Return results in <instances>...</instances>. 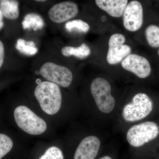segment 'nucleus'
Segmentation results:
<instances>
[{"label":"nucleus","mask_w":159,"mask_h":159,"mask_svg":"<svg viewBox=\"0 0 159 159\" xmlns=\"http://www.w3.org/2000/svg\"><path fill=\"white\" fill-rule=\"evenodd\" d=\"M34 95L42 109L49 115L57 113L60 109L62 95L59 86L49 81L38 84Z\"/></svg>","instance_id":"obj_1"},{"label":"nucleus","mask_w":159,"mask_h":159,"mask_svg":"<svg viewBox=\"0 0 159 159\" xmlns=\"http://www.w3.org/2000/svg\"><path fill=\"white\" fill-rule=\"evenodd\" d=\"M14 117L18 126L30 134L39 135L43 133L47 129L45 121L25 106L16 107L14 111Z\"/></svg>","instance_id":"obj_2"},{"label":"nucleus","mask_w":159,"mask_h":159,"mask_svg":"<svg viewBox=\"0 0 159 159\" xmlns=\"http://www.w3.org/2000/svg\"><path fill=\"white\" fill-rule=\"evenodd\" d=\"M153 109V102L144 93L135 95L132 102L126 104L122 110V116L129 122H136L148 116Z\"/></svg>","instance_id":"obj_3"},{"label":"nucleus","mask_w":159,"mask_h":159,"mask_svg":"<svg viewBox=\"0 0 159 159\" xmlns=\"http://www.w3.org/2000/svg\"><path fill=\"white\" fill-rule=\"evenodd\" d=\"M90 91L98 109L104 113H110L113 110L116 100L111 95V88L107 80L97 77L93 80Z\"/></svg>","instance_id":"obj_4"},{"label":"nucleus","mask_w":159,"mask_h":159,"mask_svg":"<svg viewBox=\"0 0 159 159\" xmlns=\"http://www.w3.org/2000/svg\"><path fill=\"white\" fill-rule=\"evenodd\" d=\"M159 134L158 125L148 121L132 126L127 131L126 139L129 145L139 147L156 139Z\"/></svg>","instance_id":"obj_5"},{"label":"nucleus","mask_w":159,"mask_h":159,"mask_svg":"<svg viewBox=\"0 0 159 159\" xmlns=\"http://www.w3.org/2000/svg\"><path fill=\"white\" fill-rule=\"evenodd\" d=\"M39 73L48 81L62 87H68L73 80V74L70 69L53 62L43 64L41 67Z\"/></svg>","instance_id":"obj_6"},{"label":"nucleus","mask_w":159,"mask_h":159,"mask_svg":"<svg viewBox=\"0 0 159 159\" xmlns=\"http://www.w3.org/2000/svg\"><path fill=\"white\" fill-rule=\"evenodd\" d=\"M125 41V36L119 33H116L111 36L107 56V60L109 64L119 63L130 54L131 48L129 46L124 44Z\"/></svg>","instance_id":"obj_7"},{"label":"nucleus","mask_w":159,"mask_h":159,"mask_svg":"<svg viewBox=\"0 0 159 159\" xmlns=\"http://www.w3.org/2000/svg\"><path fill=\"white\" fill-rule=\"evenodd\" d=\"M124 28L129 31H138L143 23V10L142 4L137 1L129 3L123 14Z\"/></svg>","instance_id":"obj_8"},{"label":"nucleus","mask_w":159,"mask_h":159,"mask_svg":"<svg viewBox=\"0 0 159 159\" xmlns=\"http://www.w3.org/2000/svg\"><path fill=\"white\" fill-rule=\"evenodd\" d=\"M121 65L123 69L142 79L148 77L151 72L148 60L138 54H129L122 61Z\"/></svg>","instance_id":"obj_9"},{"label":"nucleus","mask_w":159,"mask_h":159,"mask_svg":"<svg viewBox=\"0 0 159 159\" xmlns=\"http://www.w3.org/2000/svg\"><path fill=\"white\" fill-rule=\"evenodd\" d=\"M78 13V6L76 3L64 2L52 6L48 11V16L53 22L60 24L75 17Z\"/></svg>","instance_id":"obj_10"},{"label":"nucleus","mask_w":159,"mask_h":159,"mask_svg":"<svg viewBox=\"0 0 159 159\" xmlns=\"http://www.w3.org/2000/svg\"><path fill=\"white\" fill-rule=\"evenodd\" d=\"M99 138L95 136L86 137L80 142L74 154V159H94L100 148Z\"/></svg>","instance_id":"obj_11"},{"label":"nucleus","mask_w":159,"mask_h":159,"mask_svg":"<svg viewBox=\"0 0 159 159\" xmlns=\"http://www.w3.org/2000/svg\"><path fill=\"white\" fill-rule=\"evenodd\" d=\"M127 0H96L95 3L100 9L111 16L118 18L123 15L128 4Z\"/></svg>","instance_id":"obj_12"},{"label":"nucleus","mask_w":159,"mask_h":159,"mask_svg":"<svg viewBox=\"0 0 159 159\" xmlns=\"http://www.w3.org/2000/svg\"><path fill=\"white\" fill-rule=\"evenodd\" d=\"M0 10L3 16L9 20H16L19 16V3L13 0H3L0 2Z\"/></svg>","instance_id":"obj_13"},{"label":"nucleus","mask_w":159,"mask_h":159,"mask_svg":"<svg viewBox=\"0 0 159 159\" xmlns=\"http://www.w3.org/2000/svg\"><path fill=\"white\" fill-rule=\"evenodd\" d=\"M61 52L62 55L65 57L74 56L80 59L86 58L91 54L89 47L84 43L77 48L70 46L63 47Z\"/></svg>","instance_id":"obj_14"},{"label":"nucleus","mask_w":159,"mask_h":159,"mask_svg":"<svg viewBox=\"0 0 159 159\" xmlns=\"http://www.w3.org/2000/svg\"><path fill=\"white\" fill-rule=\"evenodd\" d=\"M22 25L24 29H32L34 31H36L43 28L44 21L39 15L35 13H30L24 17Z\"/></svg>","instance_id":"obj_15"},{"label":"nucleus","mask_w":159,"mask_h":159,"mask_svg":"<svg viewBox=\"0 0 159 159\" xmlns=\"http://www.w3.org/2000/svg\"><path fill=\"white\" fill-rule=\"evenodd\" d=\"M16 48L22 54L29 56L35 55L38 51L34 42L26 41L22 39L17 40Z\"/></svg>","instance_id":"obj_16"},{"label":"nucleus","mask_w":159,"mask_h":159,"mask_svg":"<svg viewBox=\"0 0 159 159\" xmlns=\"http://www.w3.org/2000/svg\"><path fill=\"white\" fill-rule=\"evenodd\" d=\"M145 36L149 45L153 48H159V27L150 25L145 29Z\"/></svg>","instance_id":"obj_17"},{"label":"nucleus","mask_w":159,"mask_h":159,"mask_svg":"<svg viewBox=\"0 0 159 159\" xmlns=\"http://www.w3.org/2000/svg\"><path fill=\"white\" fill-rule=\"evenodd\" d=\"M66 29L69 32L77 31L81 33H87L90 29L88 24L81 20H74L66 23Z\"/></svg>","instance_id":"obj_18"},{"label":"nucleus","mask_w":159,"mask_h":159,"mask_svg":"<svg viewBox=\"0 0 159 159\" xmlns=\"http://www.w3.org/2000/svg\"><path fill=\"white\" fill-rule=\"evenodd\" d=\"M12 140L5 134H0V159L10 152L13 147Z\"/></svg>","instance_id":"obj_19"},{"label":"nucleus","mask_w":159,"mask_h":159,"mask_svg":"<svg viewBox=\"0 0 159 159\" xmlns=\"http://www.w3.org/2000/svg\"><path fill=\"white\" fill-rule=\"evenodd\" d=\"M39 159H64V156L59 148L52 146L48 148Z\"/></svg>","instance_id":"obj_20"},{"label":"nucleus","mask_w":159,"mask_h":159,"mask_svg":"<svg viewBox=\"0 0 159 159\" xmlns=\"http://www.w3.org/2000/svg\"><path fill=\"white\" fill-rule=\"evenodd\" d=\"M5 49L3 43L0 40V68L2 66L4 62Z\"/></svg>","instance_id":"obj_21"},{"label":"nucleus","mask_w":159,"mask_h":159,"mask_svg":"<svg viewBox=\"0 0 159 159\" xmlns=\"http://www.w3.org/2000/svg\"><path fill=\"white\" fill-rule=\"evenodd\" d=\"M2 19L3 15L1 10H0V30L3 28V26H4V23L3 22Z\"/></svg>","instance_id":"obj_22"},{"label":"nucleus","mask_w":159,"mask_h":159,"mask_svg":"<svg viewBox=\"0 0 159 159\" xmlns=\"http://www.w3.org/2000/svg\"><path fill=\"white\" fill-rule=\"evenodd\" d=\"M112 159L111 157L107 156H104L100 158V159Z\"/></svg>","instance_id":"obj_23"},{"label":"nucleus","mask_w":159,"mask_h":159,"mask_svg":"<svg viewBox=\"0 0 159 159\" xmlns=\"http://www.w3.org/2000/svg\"><path fill=\"white\" fill-rule=\"evenodd\" d=\"M46 1H36V2H45Z\"/></svg>","instance_id":"obj_24"},{"label":"nucleus","mask_w":159,"mask_h":159,"mask_svg":"<svg viewBox=\"0 0 159 159\" xmlns=\"http://www.w3.org/2000/svg\"><path fill=\"white\" fill-rule=\"evenodd\" d=\"M157 53L158 54V56H159V48L158 49V50Z\"/></svg>","instance_id":"obj_25"}]
</instances>
